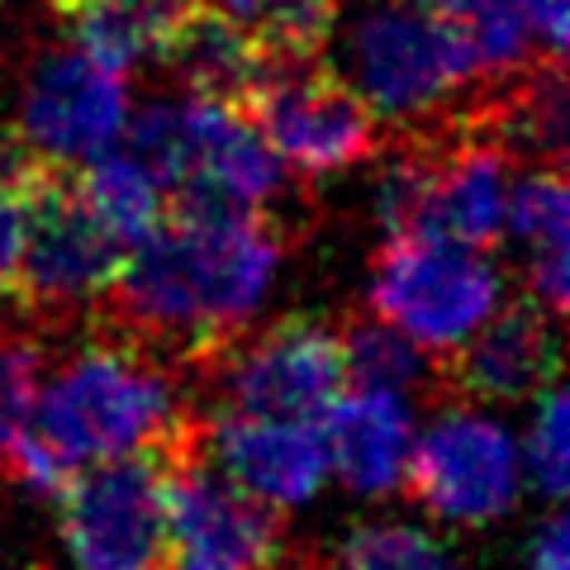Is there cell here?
I'll return each mask as SVG.
<instances>
[{"label":"cell","mask_w":570,"mask_h":570,"mask_svg":"<svg viewBox=\"0 0 570 570\" xmlns=\"http://www.w3.org/2000/svg\"><path fill=\"white\" fill-rule=\"evenodd\" d=\"M281 276V238L257 209L176 200L167 219L124 253L115 299L138 337L219 347L247 328Z\"/></svg>","instance_id":"1"},{"label":"cell","mask_w":570,"mask_h":570,"mask_svg":"<svg viewBox=\"0 0 570 570\" xmlns=\"http://www.w3.org/2000/svg\"><path fill=\"white\" fill-rule=\"evenodd\" d=\"M181 438V385L153 347L134 337H91L43 371L29 433L6 466L29 494L52 499L71 471L163 452Z\"/></svg>","instance_id":"2"},{"label":"cell","mask_w":570,"mask_h":570,"mask_svg":"<svg viewBox=\"0 0 570 570\" xmlns=\"http://www.w3.org/2000/svg\"><path fill=\"white\" fill-rule=\"evenodd\" d=\"M337 39V81L376 115V124L419 129L452 110L480 77L471 43L433 0H366L347 14Z\"/></svg>","instance_id":"3"},{"label":"cell","mask_w":570,"mask_h":570,"mask_svg":"<svg viewBox=\"0 0 570 570\" xmlns=\"http://www.w3.org/2000/svg\"><path fill=\"white\" fill-rule=\"evenodd\" d=\"M124 142L157 181L190 205L266 209L285 190V167L257 119L238 100L219 96H163L129 115Z\"/></svg>","instance_id":"4"},{"label":"cell","mask_w":570,"mask_h":570,"mask_svg":"<svg viewBox=\"0 0 570 570\" xmlns=\"http://www.w3.org/2000/svg\"><path fill=\"white\" fill-rule=\"evenodd\" d=\"M371 309L423 356H456L504 305V272L485 247L442 234H390L371 272Z\"/></svg>","instance_id":"5"},{"label":"cell","mask_w":570,"mask_h":570,"mask_svg":"<svg viewBox=\"0 0 570 570\" xmlns=\"http://www.w3.org/2000/svg\"><path fill=\"white\" fill-rule=\"evenodd\" d=\"M409 490L448 528H490L523 499L519 433L485 404H448L414 433Z\"/></svg>","instance_id":"6"},{"label":"cell","mask_w":570,"mask_h":570,"mask_svg":"<svg viewBox=\"0 0 570 570\" xmlns=\"http://www.w3.org/2000/svg\"><path fill=\"white\" fill-rule=\"evenodd\" d=\"M129 115V77L96 62L77 43H58L24 67L14 138L39 167L67 171L119 148Z\"/></svg>","instance_id":"7"},{"label":"cell","mask_w":570,"mask_h":570,"mask_svg":"<svg viewBox=\"0 0 570 570\" xmlns=\"http://www.w3.org/2000/svg\"><path fill=\"white\" fill-rule=\"evenodd\" d=\"M163 461H100L58 485V538L71 570H163Z\"/></svg>","instance_id":"8"},{"label":"cell","mask_w":570,"mask_h":570,"mask_svg":"<svg viewBox=\"0 0 570 570\" xmlns=\"http://www.w3.org/2000/svg\"><path fill=\"white\" fill-rule=\"evenodd\" d=\"M247 115L272 142L285 171L337 176L376 153V115L333 71L272 58L247 91Z\"/></svg>","instance_id":"9"},{"label":"cell","mask_w":570,"mask_h":570,"mask_svg":"<svg viewBox=\"0 0 570 570\" xmlns=\"http://www.w3.org/2000/svg\"><path fill=\"white\" fill-rule=\"evenodd\" d=\"M281 519L200 456L163 471V570H276Z\"/></svg>","instance_id":"10"},{"label":"cell","mask_w":570,"mask_h":570,"mask_svg":"<svg viewBox=\"0 0 570 570\" xmlns=\"http://www.w3.org/2000/svg\"><path fill=\"white\" fill-rule=\"evenodd\" d=\"M214 390L224 409L243 414L318 419L347 390L343 333L318 318H281L243 343L214 347Z\"/></svg>","instance_id":"11"},{"label":"cell","mask_w":570,"mask_h":570,"mask_svg":"<svg viewBox=\"0 0 570 570\" xmlns=\"http://www.w3.org/2000/svg\"><path fill=\"white\" fill-rule=\"evenodd\" d=\"M124 247L86 214L62 171L43 167L33 186V224L14 295L39 314H77L110 299Z\"/></svg>","instance_id":"12"},{"label":"cell","mask_w":570,"mask_h":570,"mask_svg":"<svg viewBox=\"0 0 570 570\" xmlns=\"http://www.w3.org/2000/svg\"><path fill=\"white\" fill-rule=\"evenodd\" d=\"M209 466H219L238 490L266 509H305L328 485V452L318 419L243 414L224 409L209 423Z\"/></svg>","instance_id":"13"},{"label":"cell","mask_w":570,"mask_h":570,"mask_svg":"<svg viewBox=\"0 0 570 570\" xmlns=\"http://www.w3.org/2000/svg\"><path fill=\"white\" fill-rule=\"evenodd\" d=\"M324 452L328 480H337L356 499H395L409 480V452H414V404L400 390L347 385L324 414Z\"/></svg>","instance_id":"14"},{"label":"cell","mask_w":570,"mask_h":570,"mask_svg":"<svg viewBox=\"0 0 570 570\" xmlns=\"http://www.w3.org/2000/svg\"><path fill=\"white\" fill-rule=\"evenodd\" d=\"M557 371H561L557 314H547L538 299H513V305H499L471 333V343L456 352L452 381L475 404H519L557 381Z\"/></svg>","instance_id":"15"},{"label":"cell","mask_w":570,"mask_h":570,"mask_svg":"<svg viewBox=\"0 0 570 570\" xmlns=\"http://www.w3.org/2000/svg\"><path fill=\"white\" fill-rule=\"evenodd\" d=\"M509 148L494 138L452 142L433 157V190H428V234L456 238L466 247H494L504 238L509 209Z\"/></svg>","instance_id":"16"},{"label":"cell","mask_w":570,"mask_h":570,"mask_svg":"<svg viewBox=\"0 0 570 570\" xmlns=\"http://www.w3.org/2000/svg\"><path fill=\"white\" fill-rule=\"evenodd\" d=\"M504 238L523 253V285L528 299H538L547 314L570 305V190L561 167H532L513 176Z\"/></svg>","instance_id":"17"},{"label":"cell","mask_w":570,"mask_h":570,"mask_svg":"<svg viewBox=\"0 0 570 570\" xmlns=\"http://www.w3.org/2000/svg\"><path fill=\"white\" fill-rule=\"evenodd\" d=\"M67 39L119 77L163 62L195 0H58Z\"/></svg>","instance_id":"18"},{"label":"cell","mask_w":570,"mask_h":570,"mask_svg":"<svg viewBox=\"0 0 570 570\" xmlns=\"http://www.w3.org/2000/svg\"><path fill=\"white\" fill-rule=\"evenodd\" d=\"M266 48L253 39L243 20L209 6H190L181 29L171 33L163 52V67L176 71V81L195 96H219V100H247V91L266 71Z\"/></svg>","instance_id":"19"},{"label":"cell","mask_w":570,"mask_h":570,"mask_svg":"<svg viewBox=\"0 0 570 570\" xmlns=\"http://www.w3.org/2000/svg\"><path fill=\"white\" fill-rule=\"evenodd\" d=\"M71 190L86 205V214L110 234L124 253L142 243L167 219V186L157 181L148 163H138L129 148H110L81 163V176H71Z\"/></svg>","instance_id":"20"},{"label":"cell","mask_w":570,"mask_h":570,"mask_svg":"<svg viewBox=\"0 0 570 570\" xmlns=\"http://www.w3.org/2000/svg\"><path fill=\"white\" fill-rule=\"evenodd\" d=\"M433 6L461 29V39L475 52V67L490 77H509L528 67V58H538L523 0H433Z\"/></svg>","instance_id":"21"},{"label":"cell","mask_w":570,"mask_h":570,"mask_svg":"<svg viewBox=\"0 0 570 570\" xmlns=\"http://www.w3.org/2000/svg\"><path fill=\"white\" fill-rule=\"evenodd\" d=\"M328 570H461L452 547L419 523L371 519L356 523L333 551Z\"/></svg>","instance_id":"22"},{"label":"cell","mask_w":570,"mask_h":570,"mask_svg":"<svg viewBox=\"0 0 570 570\" xmlns=\"http://www.w3.org/2000/svg\"><path fill=\"white\" fill-rule=\"evenodd\" d=\"M519 461L523 485L538 490L547 504H561L570 485V400L561 381H551L532 395V419L519 438Z\"/></svg>","instance_id":"23"},{"label":"cell","mask_w":570,"mask_h":570,"mask_svg":"<svg viewBox=\"0 0 570 570\" xmlns=\"http://www.w3.org/2000/svg\"><path fill=\"white\" fill-rule=\"evenodd\" d=\"M247 29L281 62H314L337 29V0H253Z\"/></svg>","instance_id":"24"},{"label":"cell","mask_w":570,"mask_h":570,"mask_svg":"<svg viewBox=\"0 0 570 570\" xmlns=\"http://www.w3.org/2000/svg\"><path fill=\"white\" fill-rule=\"evenodd\" d=\"M343 366H347V385L400 390V395H409L428 371L423 352L400 328H390L385 318H362V324L343 333Z\"/></svg>","instance_id":"25"},{"label":"cell","mask_w":570,"mask_h":570,"mask_svg":"<svg viewBox=\"0 0 570 570\" xmlns=\"http://www.w3.org/2000/svg\"><path fill=\"white\" fill-rule=\"evenodd\" d=\"M433 148L404 142L381 163L376 219L385 234H428V190H433Z\"/></svg>","instance_id":"26"},{"label":"cell","mask_w":570,"mask_h":570,"mask_svg":"<svg viewBox=\"0 0 570 570\" xmlns=\"http://www.w3.org/2000/svg\"><path fill=\"white\" fill-rule=\"evenodd\" d=\"M509 124L523 148L547 157V167H561V157L570 148V91L557 62L523 81V91L513 96Z\"/></svg>","instance_id":"27"},{"label":"cell","mask_w":570,"mask_h":570,"mask_svg":"<svg viewBox=\"0 0 570 570\" xmlns=\"http://www.w3.org/2000/svg\"><path fill=\"white\" fill-rule=\"evenodd\" d=\"M43 347L33 337H10L0 343V461H10V452L20 448V438L29 433L33 400L43 385Z\"/></svg>","instance_id":"28"},{"label":"cell","mask_w":570,"mask_h":570,"mask_svg":"<svg viewBox=\"0 0 570 570\" xmlns=\"http://www.w3.org/2000/svg\"><path fill=\"white\" fill-rule=\"evenodd\" d=\"M39 176H43L39 163H33L29 171L0 176V299L14 295V281H20L29 224H33V186H39Z\"/></svg>","instance_id":"29"},{"label":"cell","mask_w":570,"mask_h":570,"mask_svg":"<svg viewBox=\"0 0 570 570\" xmlns=\"http://www.w3.org/2000/svg\"><path fill=\"white\" fill-rule=\"evenodd\" d=\"M523 570H570V523L561 504H551L538 523H532L523 542Z\"/></svg>","instance_id":"30"},{"label":"cell","mask_w":570,"mask_h":570,"mask_svg":"<svg viewBox=\"0 0 570 570\" xmlns=\"http://www.w3.org/2000/svg\"><path fill=\"white\" fill-rule=\"evenodd\" d=\"M195 6H209V10L234 14V20H247V10H253V0H195Z\"/></svg>","instance_id":"31"}]
</instances>
